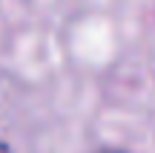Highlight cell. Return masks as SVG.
I'll list each match as a JSON object with an SVG mask.
<instances>
[{"label": "cell", "mask_w": 155, "mask_h": 153, "mask_svg": "<svg viewBox=\"0 0 155 153\" xmlns=\"http://www.w3.org/2000/svg\"><path fill=\"white\" fill-rule=\"evenodd\" d=\"M98 153H124V150H98Z\"/></svg>", "instance_id": "6da1fadb"}, {"label": "cell", "mask_w": 155, "mask_h": 153, "mask_svg": "<svg viewBox=\"0 0 155 153\" xmlns=\"http://www.w3.org/2000/svg\"><path fill=\"white\" fill-rule=\"evenodd\" d=\"M0 153H9V148H6V144H0Z\"/></svg>", "instance_id": "7a4b0ae2"}]
</instances>
